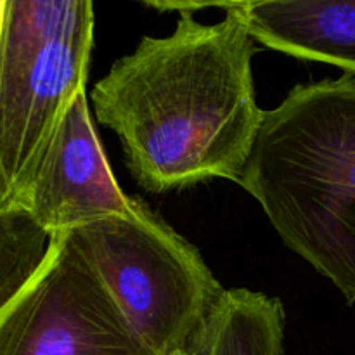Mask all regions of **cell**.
I'll return each mask as SVG.
<instances>
[{
	"label": "cell",
	"mask_w": 355,
	"mask_h": 355,
	"mask_svg": "<svg viewBox=\"0 0 355 355\" xmlns=\"http://www.w3.org/2000/svg\"><path fill=\"white\" fill-rule=\"evenodd\" d=\"M241 3L214 24L182 12L168 37H142L94 87L97 120L118 135L142 189L241 180L266 116Z\"/></svg>",
	"instance_id": "1"
},
{
	"label": "cell",
	"mask_w": 355,
	"mask_h": 355,
	"mask_svg": "<svg viewBox=\"0 0 355 355\" xmlns=\"http://www.w3.org/2000/svg\"><path fill=\"white\" fill-rule=\"evenodd\" d=\"M239 186L355 304V75L302 83L266 111Z\"/></svg>",
	"instance_id": "2"
},
{
	"label": "cell",
	"mask_w": 355,
	"mask_h": 355,
	"mask_svg": "<svg viewBox=\"0 0 355 355\" xmlns=\"http://www.w3.org/2000/svg\"><path fill=\"white\" fill-rule=\"evenodd\" d=\"M89 0H6L0 40V215L26 214L94 47Z\"/></svg>",
	"instance_id": "3"
},
{
	"label": "cell",
	"mask_w": 355,
	"mask_h": 355,
	"mask_svg": "<svg viewBox=\"0 0 355 355\" xmlns=\"http://www.w3.org/2000/svg\"><path fill=\"white\" fill-rule=\"evenodd\" d=\"M151 355H186L224 293L196 248L141 200L68 232Z\"/></svg>",
	"instance_id": "4"
},
{
	"label": "cell",
	"mask_w": 355,
	"mask_h": 355,
	"mask_svg": "<svg viewBox=\"0 0 355 355\" xmlns=\"http://www.w3.org/2000/svg\"><path fill=\"white\" fill-rule=\"evenodd\" d=\"M0 355H151L71 236L0 307Z\"/></svg>",
	"instance_id": "5"
},
{
	"label": "cell",
	"mask_w": 355,
	"mask_h": 355,
	"mask_svg": "<svg viewBox=\"0 0 355 355\" xmlns=\"http://www.w3.org/2000/svg\"><path fill=\"white\" fill-rule=\"evenodd\" d=\"M135 203L137 200L128 198L116 184L82 92L55 134L31 189L26 214L52 238L130 214Z\"/></svg>",
	"instance_id": "6"
},
{
	"label": "cell",
	"mask_w": 355,
	"mask_h": 355,
	"mask_svg": "<svg viewBox=\"0 0 355 355\" xmlns=\"http://www.w3.org/2000/svg\"><path fill=\"white\" fill-rule=\"evenodd\" d=\"M241 12L255 42L355 75V0H246Z\"/></svg>",
	"instance_id": "7"
},
{
	"label": "cell",
	"mask_w": 355,
	"mask_h": 355,
	"mask_svg": "<svg viewBox=\"0 0 355 355\" xmlns=\"http://www.w3.org/2000/svg\"><path fill=\"white\" fill-rule=\"evenodd\" d=\"M284 324L279 298L245 288L225 290L186 355H281Z\"/></svg>",
	"instance_id": "8"
},
{
	"label": "cell",
	"mask_w": 355,
	"mask_h": 355,
	"mask_svg": "<svg viewBox=\"0 0 355 355\" xmlns=\"http://www.w3.org/2000/svg\"><path fill=\"white\" fill-rule=\"evenodd\" d=\"M51 236L28 214L0 215V307L44 262Z\"/></svg>",
	"instance_id": "9"
},
{
	"label": "cell",
	"mask_w": 355,
	"mask_h": 355,
	"mask_svg": "<svg viewBox=\"0 0 355 355\" xmlns=\"http://www.w3.org/2000/svg\"><path fill=\"white\" fill-rule=\"evenodd\" d=\"M3 14H6V0H0V40H2V28H3Z\"/></svg>",
	"instance_id": "10"
}]
</instances>
